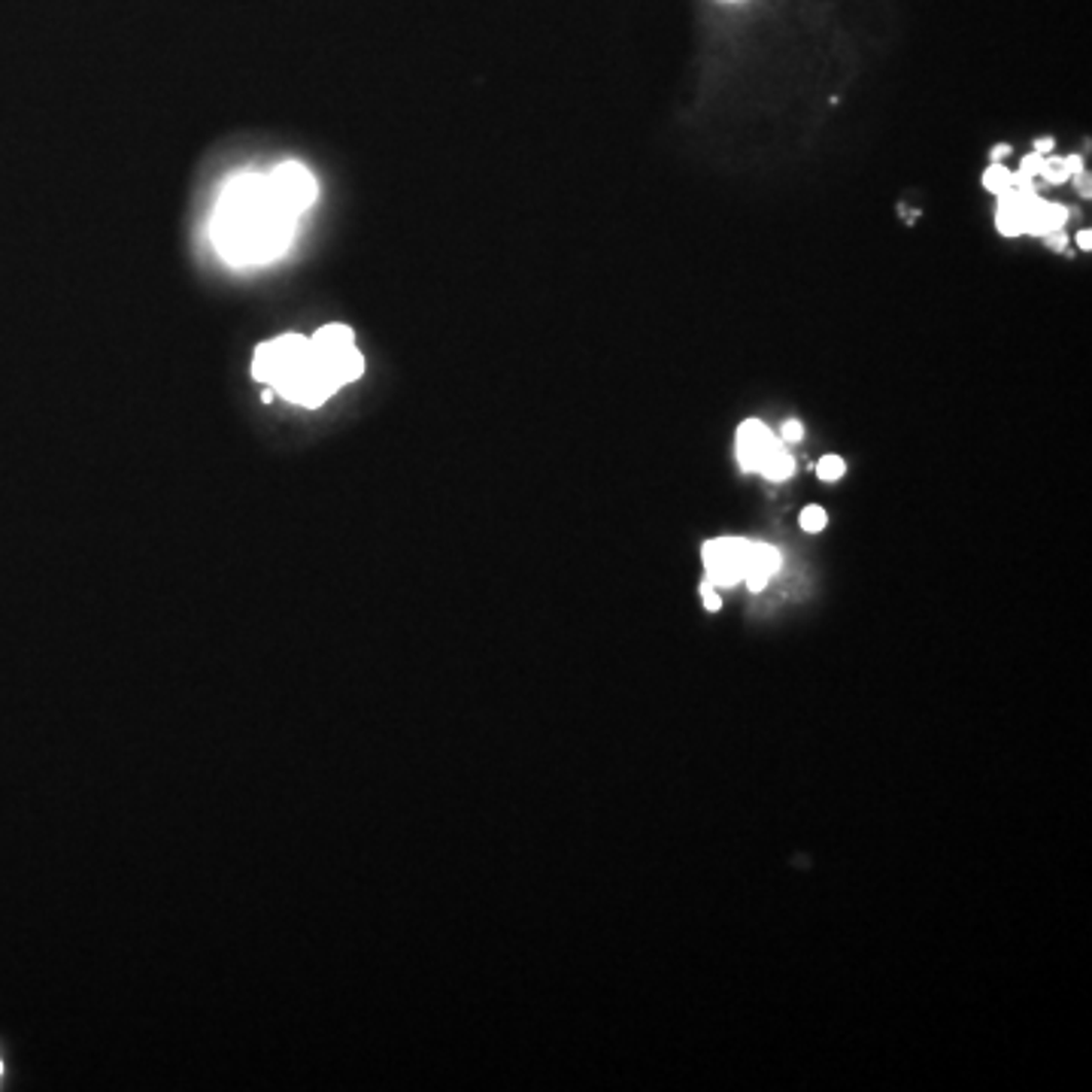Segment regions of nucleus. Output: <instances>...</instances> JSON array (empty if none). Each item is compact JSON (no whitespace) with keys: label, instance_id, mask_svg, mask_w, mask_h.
Listing matches in <instances>:
<instances>
[{"label":"nucleus","instance_id":"f257e3e1","mask_svg":"<svg viewBox=\"0 0 1092 1092\" xmlns=\"http://www.w3.org/2000/svg\"><path fill=\"white\" fill-rule=\"evenodd\" d=\"M319 183L301 161L267 174H234L213 206L210 240L231 267H261L289 253L301 216L316 203Z\"/></svg>","mask_w":1092,"mask_h":1092},{"label":"nucleus","instance_id":"f03ea898","mask_svg":"<svg viewBox=\"0 0 1092 1092\" xmlns=\"http://www.w3.org/2000/svg\"><path fill=\"white\" fill-rule=\"evenodd\" d=\"M365 374L355 334L346 325H325L313 337L283 334L261 343L253 359V380L289 404L316 410L337 388Z\"/></svg>","mask_w":1092,"mask_h":1092},{"label":"nucleus","instance_id":"7ed1b4c3","mask_svg":"<svg viewBox=\"0 0 1092 1092\" xmlns=\"http://www.w3.org/2000/svg\"><path fill=\"white\" fill-rule=\"evenodd\" d=\"M747 553H750V540H741V537H719V540L705 543L707 582H716V586L741 582Z\"/></svg>","mask_w":1092,"mask_h":1092},{"label":"nucleus","instance_id":"20e7f679","mask_svg":"<svg viewBox=\"0 0 1092 1092\" xmlns=\"http://www.w3.org/2000/svg\"><path fill=\"white\" fill-rule=\"evenodd\" d=\"M777 447H780V441L756 419H750L738 428V461L744 470H762V464L768 461V455Z\"/></svg>","mask_w":1092,"mask_h":1092},{"label":"nucleus","instance_id":"39448f33","mask_svg":"<svg viewBox=\"0 0 1092 1092\" xmlns=\"http://www.w3.org/2000/svg\"><path fill=\"white\" fill-rule=\"evenodd\" d=\"M777 571H780V553L768 543H750L747 565H744V582L753 592H762Z\"/></svg>","mask_w":1092,"mask_h":1092},{"label":"nucleus","instance_id":"423d86ee","mask_svg":"<svg viewBox=\"0 0 1092 1092\" xmlns=\"http://www.w3.org/2000/svg\"><path fill=\"white\" fill-rule=\"evenodd\" d=\"M792 467H795L792 455L783 450V444H780V447L768 455V461L762 464V474H765L768 480H774V483H780V480H786V477L792 474Z\"/></svg>","mask_w":1092,"mask_h":1092},{"label":"nucleus","instance_id":"0eeeda50","mask_svg":"<svg viewBox=\"0 0 1092 1092\" xmlns=\"http://www.w3.org/2000/svg\"><path fill=\"white\" fill-rule=\"evenodd\" d=\"M983 186H986L992 194L1008 192V189L1014 186V174H1011L1008 167L995 164V167H989V171L983 174Z\"/></svg>","mask_w":1092,"mask_h":1092},{"label":"nucleus","instance_id":"6e6552de","mask_svg":"<svg viewBox=\"0 0 1092 1092\" xmlns=\"http://www.w3.org/2000/svg\"><path fill=\"white\" fill-rule=\"evenodd\" d=\"M1038 177H1044L1047 183L1059 186V183H1065V180H1068V171L1062 167V158H1044V161H1041Z\"/></svg>","mask_w":1092,"mask_h":1092},{"label":"nucleus","instance_id":"1a4fd4ad","mask_svg":"<svg viewBox=\"0 0 1092 1092\" xmlns=\"http://www.w3.org/2000/svg\"><path fill=\"white\" fill-rule=\"evenodd\" d=\"M843 470H846V467H843V458H837V455H826V458H820V464H817V477L826 480V483L840 480Z\"/></svg>","mask_w":1092,"mask_h":1092},{"label":"nucleus","instance_id":"9d476101","mask_svg":"<svg viewBox=\"0 0 1092 1092\" xmlns=\"http://www.w3.org/2000/svg\"><path fill=\"white\" fill-rule=\"evenodd\" d=\"M801 528H804V531H823V528H826V511H823V507H804V514H801Z\"/></svg>","mask_w":1092,"mask_h":1092},{"label":"nucleus","instance_id":"9b49d317","mask_svg":"<svg viewBox=\"0 0 1092 1092\" xmlns=\"http://www.w3.org/2000/svg\"><path fill=\"white\" fill-rule=\"evenodd\" d=\"M804 438V425L798 422V419H789L786 425H783V441L786 444H798Z\"/></svg>","mask_w":1092,"mask_h":1092},{"label":"nucleus","instance_id":"f8f14e48","mask_svg":"<svg viewBox=\"0 0 1092 1092\" xmlns=\"http://www.w3.org/2000/svg\"><path fill=\"white\" fill-rule=\"evenodd\" d=\"M702 595H705V607L707 610H719V595H716V589H713V582H705L702 586Z\"/></svg>","mask_w":1092,"mask_h":1092},{"label":"nucleus","instance_id":"ddd939ff","mask_svg":"<svg viewBox=\"0 0 1092 1092\" xmlns=\"http://www.w3.org/2000/svg\"><path fill=\"white\" fill-rule=\"evenodd\" d=\"M1062 167L1068 171V177H1078L1081 167H1084V161H1081L1078 155H1068V158H1062Z\"/></svg>","mask_w":1092,"mask_h":1092},{"label":"nucleus","instance_id":"4468645a","mask_svg":"<svg viewBox=\"0 0 1092 1092\" xmlns=\"http://www.w3.org/2000/svg\"><path fill=\"white\" fill-rule=\"evenodd\" d=\"M1050 149H1053V140H1050V137H1044V140L1034 143V152H1038V155H1047Z\"/></svg>","mask_w":1092,"mask_h":1092},{"label":"nucleus","instance_id":"2eb2a0df","mask_svg":"<svg viewBox=\"0 0 1092 1092\" xmlns=\"http://www.w3.org/2000/svg\"><path fill=\"white\" fill-rule=\"evenodd\" d=\"M1047 243H1050L1053 250H1062V247H1065V237L1053 231V234H1047Z\"/></svg>","mask_w":1092,"mask_h":1092},{"label":"nucleus","instance_id":"dca6fc26","mask_svg":"<svg viewBox=\"0 0 1092 1092\" xmlns=\"http://www.w3.org/2000/svg\"><path fill=\"white\" fill-rule=\"evenodd\" d=\"M1078 243H1081V250H1092V234H1090V231H1081V234H1078Z\"/></svg>","mask_w":1092,"mask_h":1092},{"label":"nucleus","instance_id":"f3484780","mask_svg":"<svg viewBox=\"0 0 1092 1092\" xmlns=\"http://www.w3.org/2000/svg\"><path fill=\"white\" fill-rule=\"evenodd\" d=\"M1008 152H1011V146H1005V143H999V146H995V149H992V158H995V161H999V158H1005V155H1008Z\"/></svg>","mask_w":1092,"mask_h":1092},{"label":"nucleus","instance_id":"a211bd4d","mask_svg":"<svg viewBox=\"0 0 1092 1092\" xmlns=\"http://www.w3.org/2000/svg\"><path fill=\"white\" fill-rule=\"evenodd\" d=\"M1078 189H1081V192H1084V194H1087V197H1090V192H1092L1090 177H1084V180H1081V183H1078Z\"/></svg>","mask_w":1092,"mask_h":1092},{"label":"nucleus","instance_id":"6ab92c4d","mask_svg":"<svg viewBox=\"0 0 1092 1092\" xmlns=\"http://www.w3.org/2000/svg\"><path fill=\"white\" fill-rule=\"evenodd\" d=\"M0 1071H3V1065H0Z\"/></svg>","mask_w":1092,"mask_h":1092}]
</instances>
